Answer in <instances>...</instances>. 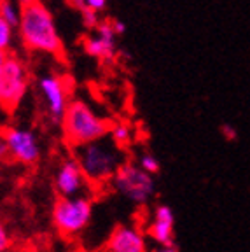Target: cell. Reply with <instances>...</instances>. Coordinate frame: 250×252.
<instances>
[{
  "label": "cell",
  "mask_w": 250,
  "mask_h": 252,
  "mask_svg": "<svg viewBox=\"0 0 250 252\" xmlns=\"http://www.w3.org/2000/svg\"><path fill=\"white\" fill-rule=\"evenodd\" d=\"M18 32L28 51L47 53L53 56H62L65 51L55 18L40 0H33L21 7Z\"/></svg>",
  "instance_id": "6da1fadb"
},
{
  "label": "cell",
  "mask_w": 250,
  "mask_h": 252,
  "mask_svg": "<svg viewBox=\"0 0 250 252\" xmlns=\"http://www.w3.org/2000/svg\"><path fill=\"white\" fill-rule=\"evenodd\" d=\"M72 151L90 184L110 182L121 165L126 163L125 149L116 146L109 137L74 147Z\"/></svg>",
  "instance_id": "7a4b0ae2"
},
{
  "label": "cell",
  "mask_w": 250,
  "mask_h": 252,
  "mask_svg": "<svg viewBox=\"0 0 250 252\" xmlns=\"http://www.w3.org/2000/svg\"><path fill=\"white\" fill-rule=\"evenodd\" d=\"M60 125L63 137L72 146V149L109 137L112 128V121L98 116L82 100H70Z\"/></svg>",
  "instance_id": "3957f363"
},
{
  "label": "cell",
  "mask_w": 250,
  "mask_h": 252,
  "mask_svg": "<svg viewBox=\"0 0 250 252\" xmlns=\"http://www.w3.org/2000/svg\"><path fill=\"white\" fill-rule=\"evenodd\" d=\"M114 191L121 194L129 203L144 207L154 198L156 193V181L149 173L138 168L137 163L126 161L110 181Z\"/></svg>",
  "instance_id": "277c9868"
},
{
  "label": "cell",
  "mask_w": 250,
  "mask_h": 252,
  "mask_svg": "<svg viewBox=\"0 0 250 252\" xmlns=\"http://www.w3.org/2000/svg\"><path fill=\"white\" fill-rule=\"evenodd\" d=\"M93 201L90 196L58 198L53 207V224L63 236H75L90 226Z\"/></svg>",
  "instance_id": "5b68a950"
},
{
  "label": "cell",
  "mask_w": 250,
  "mask_h": 252,
  "mask_svg": "<svg viewBox=\"0 0 250 252\" xmlns=\"http://www.w3.org/2000/svg\"><path fill=\"white\" fill-rule=\"evenodd\" d=\"M28 90L27 65L18 56L9 55L0 70V107L14 110L25 98Z\"/></svg>",
  "instance_id": "8992f818"
},
{
  "label": "cell",
  "mask_w": 250,
  "mask_h": 252,
  "mask_svg": "<svg viewBox=\"0 0 250 252\" xmlns=\"http://www.w3.org/2000/svg\"><path fill=\"white\" fill-rule=\"evenodd\" d=\"M9 149L11 159L23 165H33L40 158V146L35 133L21 128H5L0 131Z\"/></svg>",
  "instance_id": "52a82bcc"
},
{
  "label": "cell",
  "mask_w": 250,
  "mask_h": 252,
  "mask_svg": "<svg viewBox=\"0 0 250 252\" xmlns=\"http://www.w3.org/2000/svg\"><path fill=\"white\" fill-rule=\"evenodd\" d=\"M39 91L42 94L44 102L47 107V114L53 123L60 125L66 107L70 103L68 100V88L65 79L55 74H46L39 79Z\"/></svg>",
  "instance_id": "ba28073f"
},
{
  "label": "cell",
  "mask_w": 250,
  "mask_h": 252,
  "mask_svg": "<svg viewBox=\"0 0 250 252\" xmlns=\"http://www.w3.org/2000/svg\"><path fill=\"white\" fill-rule=\"evenodd\" d=\"M90 186L88 179L84 177L81 166L75 161V158H66L65 161L58 166L55 175V188L60 198H74V196H88L86 189Z\"/></svg>",
  "instance_id": "9c48e42d"
},
{
  "label": "cell",
  "mask_w": 250,
  "mask_h": 252,
  "mask_svg": "<svg viewBox=\"0 0 250 252\" xmlns=\"http://www.w3.org/2000/svg\"><path fill=\"white\" fill-rule=\"evenodd\" d=\"M105 252H149L147 235L138 226L121 224L110 233Z\"/></svg>",
  "instance_id": "30bf717a"
},
{
  "label": "cell",
  "mask_w": 250,
  "mask_h": 252,
  "mask_svg": "<svg viewBox=\"0 0 250 252\" xmlns=\"http://www.w3.org/2000/svg\"><path fill=\"white\" fill-rule=\"evenodd\" d=\"M145 235L157 247H172L175 242V216H173L172 207L164 203L154 207L153 220H151Z\"/></svg>",
  "instance_id": "8fae6325"
},
{
  "label": "cell",
  "mask_w": 250,
  "mask_h": 252,
  "mask_svg": "<svg viewBox=\"0 0 250 252\" xmlns=\"http://www.w3.org/2000/svg\"><path fill=\"white\" fill-rule=\"evenodd\" d=\"M84 51L93 58L110 62L116 56V42H107L98 35H91L84 39Z\"/></svg>",
  "instance_id": "7c38bea8"
},
{
  "label": "cell",
  "mask_w": 250,
  "mask_h": 252,
  "mask_svg": "<svg viewBox=\"0 0 250 252\" xmlns=\"http://www.w3.org/2000/svg\"><path fill=\"white\" fill-rule=\"evenodd\" d=\"M109 138L116 144V146L121 147V149H126V146H129L133 140L131 126L126 125V123H112Z\"/></svg>",
  "instance_id": "4fadbf2b"
},
{
  "label": "cell",
  "mask_w": 250,
  "mask_h": 252,
  "mask_svg": "<svg viewBox=\"0 0 250 252\" xmlns=\"http://www.w3.org/2000/svg\"><path fill=\"white\" fill-rule=\"evenodd\" d=\"M20 4L16 0H2L0 2V18L12 28H18L20 23Z\"/></svg>",
  "instance_id": "5bb4252c"
},
{
  "label": "cell",
  "mask_w": 250,
  "mask_h": 252,
  "mask_svg": "<svg viewBox=\"0 0 250 252\" xmlns=\"http://www.w3.org/2000/svg\"><path fill=\"white\" fill-rule=\"evenodd\" d=\"M138 168L144 170L145 173H149L151 177H154V175H157V173L161 172V163L159 159H157L154 154L151 153H144L140 158H138Z\"/></svg>",
  "instance_id": "9a60e30c"
},
{
  "label": "cell",
  "mask_w": 250,
  "mask_h": 252,
  "mask_svg": "<svg viewBox=\"0 0 250 252\" xmlns=\"http://www.w3.org/2000/svg\"><path fill=\"white\" fill-rule=\"evenodd\" d=\"M12 42V27L0 18V51H7Z\"/></svg>",
  "instance_id": "2e32d148"
},
{
  "label": "cell",
  "mask_w": 250,
  "mask_h": 252,
  "mask_svg": "<svg viewBox=\"0 0 250 252\" xmlns=\"http://www.w3.org/2000/svg\"><path fill=\"white\" fill-rule=\"evenodd\" d=\"M81 20H82V25H84L88 30H96V27L100 25V16H98V12L91 11V9L81 11Z\"/></svg>",
  "instance_id": "e0dca14e"
},
{
  "label": "cell",
  "mask_w": 250,
  "mask_h": 252,
  "mask_svg": "<svg viewBox=\"0 0 250 252\" xmlns=\"http://www.w3.org/2000/svg\"><path fill=\"white\" fill-rule=\"evenodd\" d=\"M96 35L107 42H116V33H114L110 21H100V25L96 27Z\"/></svg>",
  "instance_id": "ac0fdd59"
},
{
  "label": "cell",
  "mask_w": 250,
  "mask_h": 252,
  "mask_svg": "<svg viewBox=\"0 0 250 252\" xmlns=\"http://www.w3.org/2000/svg\"><path fill=\"white\" fill-rule=\"evenodd\" d=\"M220 133H222V137L226 138V140L233 142L238 138V131H236L235 126H231V125H222L220 126Z\"/></svg>",
  "instance_id": "d6986e66"
},
{
  "label": "cell",
  "mask_w": 250,
  "mask_h": 252,
  "mask_svg": "<svg viewBox=\"0 0 250 252\" xmlns=\"http://www.w3.org/2000/svg\"><path fill=\"white\" fill-rule=\"evenodd\" d=\"M86 2V9H91L94 12H102L107 7V0H84Z\"/></svg>",
  "instance_id": "ffe728a7"
},
{
  "label": "cell",
  "mask_w": 250,
  "mask_h": 252,
  "mask_svg": "<svg viewBox=\"0 0 250 252\" xmlns=\"http://www.w3.org/2000/svg\"><path fill=\"white\" fill-rule=\"evenodd\" d=\"M11 245V238H9L7 231H5L4 226H0V252L7 251V247Z\"/></svg>",
  "instance_id": "44dd1931"
},
{
  "label": "cell",
  "mask_w": 250,
  "mask_h": 252,
  "mask_svg": "<svg viewBox=\"0 0 250 252\" xmlns=\"http://www.w3.org/2000/svg\"><path fill=\"white\" fill-rule=\"evenodd\" d=\"M110 23H112V30H114V33H116V37L125 35L126 33V23H123L121 20H112Z\"/></svg>",
  "instance_id": "7402d4cb"
},
{
  "label": "cell",
  "mask_w": 250,
  "mask_h": 252,
  "mask_svg": "<svg viewBox=\"0 0 250 252\" xmlns=\"http://www.w3.org/2000/svg\"><path fill=\"white\" fill-rule=\"evenodd\" d=\"M9 159H11L9 149H7V146H5L4 137H2V133H0V161H9Z\"/></svg>",
  "instance_id": "603a6c76"
},
{
  "label": "cell",
  "mask_w": 250,
  "mask_h": 252,
  "mask_svg": "<svg viewBox=\"0 0 250 252\" xmlns=\"http://www.w3.org/2000/svg\"><path fill=\"white\" fill-rule=\"evenodd\" d=\"M65 2L68 7L75 9V11H79V12L86 9V2H84V0H65Z\"/></svg>",
  "instance_id": "cb8c5ba5"
},
{
  "label": "cell",
  "mask_w": 250,
  "mask_h": 252,
  "mask_svg": "<svg viewBox=\"0 0 250 252\" xmlns=\"http://www.w3.org/2000/svg\"><path fill=\"white\" fill-rule=\"evenodd\" d=\"M153 252H179L175 249V245H172V247H156Z\"/></svg>",
  "instance_id": "d4e9b609"
},
{
  "label": "cell",
  "mask_w": 250,
  "mask_h": 252,
  "mask_svg": "<svg viewBox=\"0 0 250 252\" xmlns=\"http://www.w3.org/2000/svg\"><path fill=\"white\" fill-rule=\"evenodd\" d=\"M7 56H9L7 51H0V70H2V67H4V63H5V60H7Z\"/></svg>",
  "instance_id": "484cf974"
},
{
  "label": "cell",
  "mask_w": 250,
  "mask_h": 252,
  "mask_svg": "<svg viewBox=\"0 0 250 252\" xmlns=\"http://www.w3.org/2000/svg\"><path fill=\"white\" fill-rule=\"evenodd\" d=\"M18 4H20V7H23V5H27V4H30V2H33V0H16Z\"/></svg>",
  "instance_id": "4316f807"
},
{
  "label": "cell",
  "mask_w": 250,
  "mask_h": 252,
  "mask_svg": "<svg viewBox=\"0 0 250 252\" xmlns=\"http://www.w3.org/2000/svg\"><path fill=\"white\" fill-rule=\"evenodd\" d=\"M0 2H2V0H0Z\"/></svg>",
  "instance_id": "83f0119b"
}]
</instances>
